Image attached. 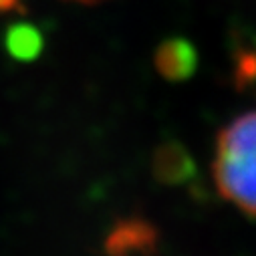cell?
Segmentation results:
<instances>
[{
  "label": "cell",
  "mask_w": 256,
  "mask_h": 256,
  "mask_svg": "<svg viewBox=\"0 0 256 256\" xmlns=\"http://www.w3.org/2000/svg\"><path fill=\"white\" fill-rule=\"evenodd\" d=\"M158 73L168 81H184L196 69V50L184 38H168L162 42L154 56Z\"/></svg>",
  "instance_id": "obj_2"
},
{
  "label": "cell",
  "mask_w": 256,
  "mask_h": 256,
  "mask_svg": "<svg viewBox=\"0 0 256 256\" xmlns=\"http://www.w3.org/2000/svg\"><path fill=\"white\" fill-rule=\"evenodd\" d=\"M6 52L18 62H30L40 56L44 40L42 32L28 22H16L6 30L4 36Z\"/></svg>",
  "instance_id": "obj_3"
},
{
  "label": "cell",
  "mask_w": 256,
  "mask_h": 256,
  "mask_svg": "<svg viewBox=\"0 0 256 256\" xmlns=\"http://www.w3.org/2000/svg\"><path fill=\"white\" fill-rule=\"evenodd\" d=\"M214 180L224 200L256 216V111L240 115L218 136Z\"/></svg>",
  "instance_id": "obj_1"
},
{
  "label": "cell",
  "mask_w": 256,
  "mask_h": 256,
  "mask_svg": "<svg viewBox=\"0 0 256 256\" xmlns=\"http://www.w3.org/2000/svg\"><path fill=\"white\" fill-rule=\"evenodd\" d=\"M18 6V0H0V12H10Z\"/></svg>",
  "instance_id": "obj_4"
}]
</instances>
